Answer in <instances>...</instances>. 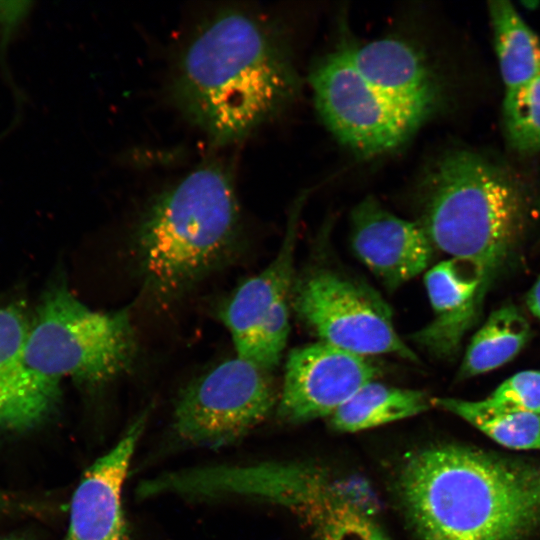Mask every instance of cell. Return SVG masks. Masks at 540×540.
<instances>
[{"instance_id": "17", "label": "cell", "mask_w": 540, "mask_h": 540, "mask_svg": "<svg viewBox=\"0 0 540 540\" xmlns=\"http://www.w3.org/2000/svg\"><path fill=\"white\" fill-rule=\"evenodd\" d=\"M432 399L420 390L371 381L329 416V424L339 432H359L423 413Z\"/></svg>"}, {"instance_id": "16", "label": "cell", "mask_w": 540, "mask_h": 540, "mask_svg": "<svg viewBox=\"0 0 540 540\" xmlns=\"http://www.w3.org/2000/svg\"><path fill=\"white\" fill-rule=\"evenodd\" d=\"M300 197L293 206L282 245L274 259L258 274L241 283L220 310L236 356L251 362L259 328L272 307L291 293L297 242Z\"/></svg>"}, {"instance_id": "4", "label": "cell", "mask_w": 540, "mask_h": 540, "mask_svg": "<svg viewBox=\"0 0 540 540\" xmlns=\"http://www.w3.org/2000/svg\"><path fill=\"white\" fill-rule=\"evenodd\" d=\"M240 211L232 180L204 164L151 200L133 242L146 291L171 301L219 267L236 245Z\"/></svg>"}, {"instance_id": "3", "label": "cell", "mask_w": 540, "mask_h": 540, "mask_svg": "<svg viewBox=\"0 0 540 540\" xmlns=\"http://www.w3.org/2000/svg\"><path fill=\"white\" fill-rule=\"evenodd\" d=\"M163 496L194 500L246 498L288 509L314 540H391L370 486L314 464L266 461L203 465L163 472Z\"/></svg>"}, {"instance_id": "15", "label": "cell", "mask_w": 540, "mask_h": 540, "mask_svg": "<svg viewBox=\"0 0 540 540\" xmlns=\"http://www.w3.org/2000/svg\"><path fill=\"white\" fill-rule=\"evenodd\" d=\"M347 49L356 71L382 96L427 118L436 111L442 97L440 82L413 43L387 37Z\"/></svg>"}, {"instance_id": "21", "label": "cell", "mask_w": 540, "mask_h": 540, "mask_svg": "<svg viewBox=\"0 0 540 540\" xmlns=\"http://www.w3.org/2000/svg\"><path fill=\"white\" fill-rule=\"evenodd\" d=\"M503 120L510 146L520 153L540 150V75L506 91Z\"/></svg>"}, {"instance_id": "2", "label": "cell", "mask_w": 540, "mask_h": 540, "mask_svg": "<svg viewBox=\"0 0 540 540\" xmlns=\"http://www.w3.org/2000/svg\"><path fill=\"white\" fill-rule=\"evenodd\" d=\"M295 88V72L276 36L238 9L220 10L199 26L172 80L180 111L218 144L268 120Z\"/></svg>"}, {"instance_id": "12", "label": "cell", "mask_w": 540, "mask_h": 540, "mask_svg": "<svg viewBox=\"0 0 540 540\" xmlns=\"http://www.w3.org/2000/svg\"><path fill=\"white\" fill-rule=\"evenodd\" d=\"M355 255L389 290L423 272L434 247L419 223L400 218L367 197L351 214Z\"/></svg>"}, {"instance_id": "24", "label": "cell", "mask_w": 540, "mask_h": 540, "mask_svg": "<svg viewBox=\"0 0 540 540\" xmlns=\"http://www.w3.org/2000/svg\"><path fill=\"white\" fill-rule=\"evenodd\" d=\"M527 307L540 320V275L526 296Z\"/></svg>"}, {"instance_id": "25", "label": "cell", "mask_w": 540, "mask_h": 540, "mask_svg": "<svg viewBox=\"0 0 540 540\" xmlns=\"http://www.w3.org/2000/svg\"><path fill=\"white\" fill-rule=\"evenodd\" d=\"M0 540H26V539L20 536H8V537H0Z\"/></svg>"}, {"instance_id": "10", "label": "cell", "mask_w": 540, "mask_h": 540, "mask_svg": "<svg viewBox=\"0 0 540 540\" xmlns=\"http://www.w3.org/2000/svg\"><path fill=\"white\" fill-rule=\"evenodd\" d=\"M378 374L370 357L321 341L297 347L286 360L277 414L290 423L330 416Z\"/></svg>"}, {"instance_id": "22", "label": "cell", "mask_w": 540, "mask_h": 540, "mask_svg": "<svg viewBox=\"0 0 540 540\" xmlns=\"http://www.w3.org/2000/svg\"><path fill=\"white\" fill-rule=\"evenodd\" d=\"M481 402L495 410L540 414V371L512 375Z\"/></svg>"}, {"instance_id": "23", "label": "cell", "mask_w": 540, "mask_h": 540, "mask_svg": "<svg viewBox=\"0 0 540 540\" xmlns=\"http://www.w3.org/2000/svg\"><path fill=\"white\" fill-rule=\"evenodd\" d=\"M28 510L27 502H23L19 497L0 490V514L21 512Z\"/></svg>"}, {"instance_id": "20", "label": "cell", "mask_w": 540, "mask_h": 540, "mask_svg": "<svg viewBox=\"0 0 540 540\" xmlns=\"http://www.w3.org/2000/svg\"><path fill=\"white\" fill-rule=\"evenodd\" d=\"M433 406L453 413L511 449H540V414L500 411L481 401L456 398H433Z\"/></svg>"}, {"instance_id": "5", "label": "cell", "mask_w": 540, "mask_h": 540, "mask_svg": "<svg viewBox=\"0 0 540 540\" xmlns=\"http://www.w3.org/2000/svg\"><path fill=\"white\" fill-rule=\"evenodd\" d=\"M421 220L434 248L477 263L487 287L523 235L528 197L506 167L467 149H452L428 168Z\"/></svg>"}, {"instance_id": "14", "label": "cell", "mask_w": 540, "mask_h": 540, "mask_svg": "<svg viewBox=\"0 0 540 540\" xmlns=\"http://www.w3.org/2000/svg\"><path fill=\"white\" fill-rule=\"evenodd\" d=\"M30 319L16 305L0 306V429L35 428L57 408L61 381L33 371L25 356Z\"/></svg>"}, {"instance_id": "1", "label": "cell", "mask_w": 540, "mask_h": 540, "mask_svg": "<svg viewBox=\"0 0 540 540\" xmlns=\"http://www.w3.org/2000/svg\"><path fill=\"white\" fill-rule=\"evenodd\" d=\"M396 492L418 540H523L540 523V467L465 446L412 452Z\"/></svg>"}, {"instance_id": "13", "label": "cell", "mask_w": 540, "mask_h": 540, "mask_svg": "<svg viewBox=\"0 0 540 540\" xmlns=\"http://www.w3.org/2000/svg\"><path fill=\"white\" fill-rule=\"evenodd\" d=\"M424 284L432 319L410 338L432 356L450 359L480 313L488 289L484 273L472 260L451 257L431 267Z\"/></svg>"}, {"instance_id": "18", "label": "cell", "mask_w": 540, "mask_h": 540, "mask_svg": "<svg viewBox=\"0 0 540 540\" xmlns=\"http://www.w3.org/2000/svg\"><path fill=\"white\" fill-rule=\"evenodd\" d=\"M495 51L506 91L540 75V39L509 1L488 6Z\"/></svg>"}, {"instance_id": "9", "label": "cell", "mask_w": 540, "mask_h": 540, "mask_svg": "<svg viewBox=\"0 0 540 540\" xmlns=\"http://www.w3.org/2000/svg\"><path fill=\"white\" fill-rule=\"evenodd\" d=\"M310 82L326 125L343 144L364 157L397 148L428 120L370 87L352 65L347 45L317 64Z\"/></svg>"}, {"instance_id": "19", "label": "cell", "mask_w": 540, "mask_h": 540, "mask_svg": "<svg viewBox=\"0 0 540 540\" xmlns=\"http://www.w3.org/2000/svg\"><path fill=\"white\" fill-rule=\"evenodd\" d=\"M530 334L529 322L517 307L496 309L472 337L458 378L478 376L510 362L525 347Z\"/></svg>"}, {"instance_id": "7", "label": "cell", "mask_w": 540, "mask_h": 540, "mask_svg": "<svg viewBox=\"0 0 540 540\" xmlns=\"http://www.w3.org/2000/svg\"><path fill=\"white\" fill-rule=\"evenodd\" d=\"M290 301L321 342L367 357L389 354L419 360L396 332L389 305L361 280L313 267L293 282Z\"/></svg>"}, {"instance_id": "6", "label": "cell", "mask_w": 540, "mask_h": 540, "mask_svg": "<svg viewBox=\"0 0 540 540\" xmlns=\"http://www.w3.org/2000/svg\"><path fill=\"white\" fill-rule=\"evenodd\" d=\"M136 337L125 309L88 307L68 288L49 290L30 319L25 344L29 367L61 381L100 387L128 371L136 357Z\"/></svg>"}, {"instance_id": "8", "label": "cell", "mask_w": 540, "mask_h": 540, "mask_svg": "<svg viewBox=\"0 0 540 540\" xmlns=\"http://www.w3.org/2000/svg\"><path fill=\"white\" fill-rule=\"evenodd\" d=\"M278 398L269 371L238 356L227 359L179 393L172 435L188 448L229 446L263 422Z\"/></svg>"}, {"instance_id": "11", "label": "cell", "mask_w": 540, "mask_h": 540, "mask_svg": "<svg viewBox=\"0 0 540 540\" xmlns=\"http://www.w3.org/2000/svg\"><path fill=\"white\" fill-rule=\"evenodd\" d=\"M149 414L138 415L117 443L82 474L70 501L65 540H131L123 488Z\"/></svg>"}]
</instances>
